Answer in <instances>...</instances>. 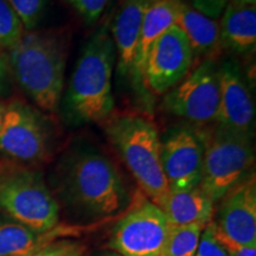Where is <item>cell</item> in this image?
Wrapping results in <instances>:
<instances>
[{
	"label": "cell",
	"mask_w": 256,
	"mask_h": 256,
	"mask_svg": "<svg viewBox=\"0 0 256 256\" xmlns=\"http://www.w3.org/2000/svg\"><path fill=\"white\" fill-rule=\"evenodd\" d=\"M55 180L57 194L69 215L82 222L110 218L130 203L116 166L89 144L70 147L57 165Z\"/></svg>",
	"instance_id": "obj_1"
},
{
	"label": "cell",
	"mask_w": 256,
	"mask_h": 256,
	"mask_svg": "<svg viewBox=\"0 0 256 256\" xmlns=\"http://www.w3.org/2000/svg\"><path fill=\"white\" fill-rule=\"evenodd\" d=\"M116 51L110 24L102 25L84 44L62 100L64 118L70 124L100 122L114 110L112 88Z\"/></svg>",
	"instance_id": "obj_2"
},
{
	"label": "cell",
	"mask_w": 256,
	"mask_h": 256,
	"mask_svg": "<svg viewBox=\"0 0 256 256\" xmlns=\"http://www.w3.org/2000/svg\"><path fill=\"white\" fill-rule=\"evenodd\" d=\"M66 54L52 34H23L10 49L8 66L25 94L40 110L55 113L62 100Z\"/></svg>",
	"instance_id": "obj_3"
},
{
	"label": "cell",
	"mask_w": 256,
	"mask_h": 256,
	"mask_svg": "<svg viewBox=\"0 0 256 256\" xmlns=\"http://www.w3.org/2000/svg\"><path fill=\"white\" fill-rule=\"evenodd\" d=\"M108 142L148 200L156 206L170 188L160 160V136L151 120L140 114L115 115L104 126Z\"/></svg>",
	"instance_id": "obj_4"
},
{
	"label": "cell",
	"mask_w": 256,
	"mask_h": 256,
	"mask_svg": "<svg viewBox=\"0 0 256 256\" xmlns=\"http://www.w3.org/2000/svg\"><path fill=\"white\" fill-rule=\"evenodd\" d=\"M203 139V172L200 188L214 203L254 172L255 151L252 134L216 124L200 130Z\"/></svg>",
	"instance_id": "obj_5"
},
{
	"label": "cell",
	"mask_w": 256,
	"mask_h": 256,
	"mask_svg": "<svg viewBox=\"0 0 256 256\" xmlns=\"http://www.w3.org/2000/svg\"><path fill=\"white\" fill-rule=\"evenodd\" d=\"M0 208L38 234L51 232L60 220L58 200L34 172H18L0 180Z\"/></svg>",
	"instance_id": "obj_6"
},
{
	"label": "cell",
	"mask_w": 256,
	"mask_h": 256,
	"mask_svg": "<svg viewBox=\"0 0 256 256\" xmlns=\"http://www.w3.org/2000/svg\"><path fill=\"white\" fill-rule=\"evenodd\" d=\"M220 106L218 63L203 60L174 88L162 95V107L168 113L204 126L216 122Z\"/></svg>",
	"instance_id": "obj_7"
},
{
	"label": "cell",
	"mask_w": 256,
	"mask_h": 256,
	"mask_svg": "<svg viewBox=\"0 0 256 256\" xmlns=\"http://www.w3.org/2000/svg\"><path fill=\"white\" fill-rule=\"evenodd\" d=\"M171 226L159 206L144 200L115 224L110 248L121 256H162Z\"/></svg>",
	"instance_id": "obj_8"
},
{
	"label": "cell",
	"mask_w": 256,
	"mask_h": 256,
	"mask_svg": "<svg viewBox=\"0 0 256 256\" xmlns=\"http://www.w3.org/2000/svg\"><path fill=\"white\" fill-rule=\"evenodd\" d=\"M203 156L200 130L194 124H176L160 136V160L170 190L200 186Z\"/></svg>",
	"instance_id": "obj_9"
},
{
	"label": "cell",
	"mask_w": 256,
	"mask_h": 256,
	"mask_svg": "<svg viewBox=\"0 0 256 256\" xmlns=\"http://www.w3.org/2000/svg\"><path fill=\"white\" fill-rule=\"evenodd\" d=\"M50 148V130L36 110L22 102L5 107L0 152L24 162H40Z\"/></svg>",
	"instance_id": "obj_10"
},
{
	"label": "cell",
	"mask_w": 256,
	"mask_h": 256,
	"mask_svg": "<svg viewBox=\"0 0 256 256\" xmlns=\"http://www.w3.org/2000/svg\"><path fill=\"white\" fill-rule=\"evenodd\" d=\"M194 56L180 28L172 25L153 44L147 57L144 83L147 92L164 95L194 68Z\"/></svg>",
	"instance_id": "obj_11"
},
{
	"label": "cell",
	"mask_w": 256,
	"mask_h": 256,
	"mask_svg": "<svg viewBox=\"0 0 256 256\" xmlns=\"http://www.w3.org/2000/svg\"><path fill=\"white\" fill-rule=\"evenodd\" d=\"M220 106L216 124L252 134L254 132L255 104L238 60L232 57L218 63Z\"/></svg>",
	"instance_id": "obj_12"
},
{
	"label": "cell",
	"mask_w": 256,
	"mask_h": 256,
	"mask_svg": "<svg viewBox=\"0 0 256 256\" xmlns=\"http://www.w3.org/2000/svg\"><path fill=\"white\" fill-rule=\"evenodd\" d=\"M215 226L234 241L256 247L255 172L226 192L220 200Z\"/></svg>",
	"instance_id": "obj_13"
},
{
	"label": "cell",
	"mask_w": 256,
	"mask_h": 256,
	"mask_svg": "<svg viewBox=\"0 0 256 256\" xmlns=\"http://www.w3.org/2000/svg\"><path fill=\"white\" fill-rule=\"evenodd\" d=\"M156 2L158 0H122L110 24V34L116 51L118 72L130 82L144 18Z\"/></svg>",
	"instance_id": "obj_14"
},
{
	"label": "cell",
	"mask_w": 256,
	"mask_h": 256,
	"mask_svg": "<svg viewBox=\"0 0 256 256\" xmlns=\"http://www.w3.org/2000/svg\"><path fill=\"white\" fill-rule=\"evenodd\" d=\"M183 2V0H158L144 18L142 30L138 38L136 58L130 78V83L138 92H145L144 90H146L144 72L147 57L153 44L168 28L176 24Z\"/></svg>",
	"instance_id": "obj_15"
},
{
	"label": "cell",
	"mask_w": 256,
	"mask_h": 256,
	"mask_svg": "<svg viewBox=\"0 0 256 256\" xmlns=\"http://www.w3.org/2000/svg\"><path fill=\"white\" fill-rule=\"evenodd\" d=\"M222 49L238 55L254 51L256 46V5L228 2L220 22Z\"/></svg>",
	"instance_id": "obj_16"
},
{
	"label": "cell",
	"mask_w": 256,
	"mask_h": 256,
	"mask_svg": "<svg viewBox=\"0 0 256 256\" xmlns=\"http://www.w3.org/2000/svg\"><path fill=\"white\" fill-rule=\"evenodd\" d=\"M214 203L200 186L185 190H170L159 208L171 226H208L214 217Z\"/></svg>",
	"instance_id": "obj_17"
},
{
	"label": "cell",
	"mask_w": 256,
	"mask_h": 256,
	"mask_svg": "<svg viewBox=\"0 0 256 256\" xmlns=\"http://www.w3.org/2000/svg\"><path fill=\"white\" fill-rule=\"evenodd\" d=\"M176 25L180 28L190 44L194 60H216L222 51L220 23L183 2Z\"/></svg>",
	"instance_id": "obj_18"
},
{
	"label": "cell",
	"mask_w": 256,
	"mask_h": 256,
	"mask_svg": "<svg viewBox=\"0 0 256 256\" xmlns=\"http://www.w3.org/2000/svg\"><path fill=\"white\" fill-rule=\"evenodd\" d=\"M42 235L16 220H0V256L32 255L44 247Z\"/></svg>",
	"instance_id": "obj_19"
},
{
	"label": "cell",
	"mask_w": 256,
	"mask_h": 256,
	"mask_svg": "<svg viewBox=\"0 0 256 256\" xmlns=\"http://www.w3.org/2000/svg\"><path fill=\"white\" fill-rule=\"evenodd\" d=\"M206 226L203 224L172 226L162 256H194Z\"/></svg>",
	"instance_id": "obj_20"
},
{
	"label": "cell",
	"mask_w": 256,
	"mask_h": 256,
	"mask_svg": "<svg viewBox=\"0 0 256 256\" xmlns=\"http://www.w3.org/2000/svg\"><path fill=\"white\" fill-rule=\"evenodd\" d=\"M24 28L6 0H0V48H14L23 36Z\"/></svg>",
	"instance_id": "obj_21"
},
{
	"label": "cell",
	"mask_w": 256,
	"mask_h": 256,
	"mask_svg": "<svg viewBox=\"0 0 256 256\" xmlns=\"http://www.w3.org/2000/svg\"><path fill=\"white\" fill-rule=\"evenodd\" d=\"M25 30H34L44 17L48 0H6Z\"/></svg>",
	"instance_id": "obj_22"
},
{
	"label": "cell",
	"mask_w": 256,
	"mask_h": 256,
	"mask_svg": "<svg viewBox=\"0 0 256 256\" xmlns=\"http://www.w3.org/2000/svg\"><path fill=\"white\" fill-rule=\"evenodd\" d=\"M86 246L72 240H62L44 246L31 256H84Z\"/></svg>",
	"instance_id": "obj_23"
},
{
	"label": "cell",
	"mask_w": 256,
	"mask_h": 256,
	"mask_svg": "<svg viewBox=\"0 0 256 256\" xmlns=\"http://www.w3.org/2000/svg\"><path fill=\"white\" fill-rule=\"evenodd\" d=\"M72 8L88 24H92L101 17L110 0H66Z\"/></svg>",
	"instance_id": "obj_24"
},
{
	"label": "cell",
	"mask_w": 256,
	"mask_h": 256,
	"mask_svg": "<svg viewBox=\"0 0 256 256\" xmlns=\"http://www.w3.org/2000/svg\"><path fill=\"white\" fill-rule=\"evenodd\" d=\"M194 256H226V252L214 235L212 220L208 224L202 232L200 244Z\"/></svg>",
	"instance_id": "obj_25"
},
{
	"label": "cell",
	"mask_w": 256,
	"mask_h": 256,
	"mask_svg": "<svg viewBox=\"0 0 256 256\" xmlns=\"http://www.w3.org/2000/svg\"><path fill=\"white\" fill-rule=\"evenodd\" d=\"M212 226H214V235L222 248L226 252V256H256V247H248V246H243L241 243L234 241L226 234H223L220 230L217 228L214 223L212 220Z\"/></svg>",
	"instance_id": "obj_26"
},
{
	"label": "cell",
	"mask_w": 256,
	"mask_h": 256,
	"mask_svg": "<svg viewBox=\"0 0 256 256\" xmlns=\"http://www.w3.org/2000/svg\"><path fill=\"white\" fill-rule=\"evenodd\" d=\"M229 0H192V8L206 17L216 19L223 14Z\"/></svg>",
	"instance_id": "obj_27"
},
{
	"label": "cell",
	"mask_w": 256,
	"mask_h": 256,
	"mask_svg": "<svg viewBox=\"0 0 256 256\" xmlns=\"http://www.w3.org/2000/svg\"><path fill=\"white\" fill-rule=\"evenodd\" d=\"M8 72H10L8 57L5 56L4 54L0 51V92H4L6 86H8Z\"/></svg>",
	"instance_id": "obj_28"
},
{
	"label": "cell",
	"mask_w": 256,
	"mask_h": 256,
	"mask_svg": "<svg viewBox=\"0 0 256 256\" xmlns=\"http://www.w3.org/2000/svg\"><path fill=\"white\" fill-rule=\"evenodd\" d=\"M90 256H121V255H119L118 252H115L113 250H102V252H94V254H92Z\"/></svg>",
	"instance_id": "obj_29"
},
{
	"label": "cell",
	"mask_w": 256,
	"mask_h": 256,
	"mask_svg": "<svg viewBox=\"0 0 256 256\" xmlns=\"http://www.w3.org/2000/svg\"><path fill=\"white\" fill-rule=\"evenodd\" d=\"M229 2L241 5H256V0H229Z\"/></svg>",
	"instance_id": "obj_30"
},
{
	"label": "cell",
	"mask_w": 256,
	"mask_h": 256,
	"mask_svg": "<svg viewBox=\"0 0 256 256\" xmlns=\"http://www.w3.org/2000/svg\"><path fill=\"white\" fill-rule=\"evenodd\" d=\"M4 113H5V107L2 104H0V128H2V120H4Z\"/></svg>",
	"instance_id": "obj_31"
},
{
	"label": "cell",
	"mask_w": 256,
	"mask_h": 256,
	"mask_svg": "<svg viewBox=\"0 0 256 256\" xmlns=\"http://www.w3.org/2000/svg\"><path fill=\"white\" fill-rule=\"evenodd\" d=\"M28 256H31V255H28Z\"/></svg>",
	"instance_id": "obj_32"
}]
</instances>
